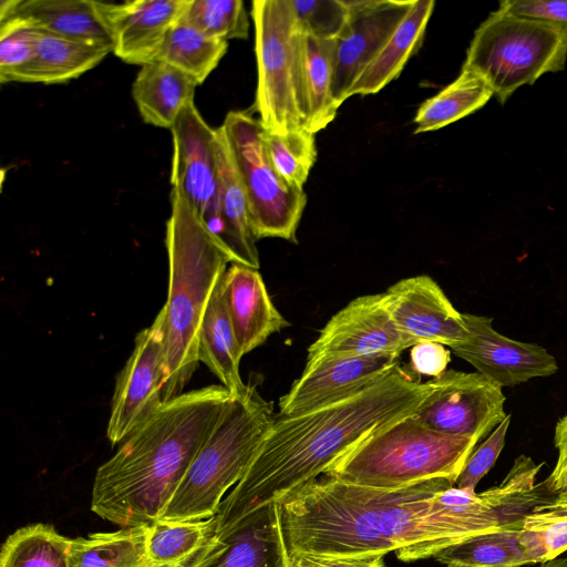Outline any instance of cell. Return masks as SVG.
<instances>
[{
	"mask_svg": "<svg viewBox=\"0 0 567 567\" xmlns=\"http://www.w3.org/2000/svg\"><path fill=\"white\" fill-rule=\"evenodd\" d=\"M455 485L433 478L395 489L360 486L326 477L279 503L286 551L367 555L394 551L411 563L476 536L433 502Z\"/></svg>",
	"mask_w": 567,
	"mask_h": 567,
	"instance_id": "cell-1",
	"label": "cell"
},
{
	"mask_svg": "<svg viewBox=\"0 0 567 567\" xmlns=\"http://www.w3.org/2000/svg\"><path fill=\"white\" fill-rule=\"evenodd\" d=\"M430 389V381L400 364L354 394L300 414L276 415L246 473L214 515V532L318 480L363 440L413 413Z\"/></svg>",
	"mask_w": 567,
	"mask_h": 567,
	"instance_id": "cell-2",
	"label": "cell"
},
{
	"mask_svg": "<svg viewBox=\"0 0 567 567\" xmlns=\"http://www.w3.org/2000/svg\"><path fill=\"white\" fill-rule=\"evenodd\" d=\"M231 398L208 385L165 402L97 468L91 509L121 527L158 519Z\"/></svg>",
	"mask_w": 567,
	"mask_h": 567,
	"instance_id": "cell-3",
	"label": "cell"
},
{
	"mask_svg": "<svg viewBox=\"0 0 567 567\" xmlns=\"http://www.w3.org/2000/svg\"><path fill=\"white\" fill-rule=\"evenodd\" d=\"M166 223L168 257L164 312V403L183 393L198 367L202 321L212 295L230 262L189 204L171 193Z\"/></svg>",
	"mask_w": 567,
	"mask_h": 567,
	"instance_id": "cell-4",
	"label": "cell"
},
{
	"mask_svg": "<svg viewBox=\"0 0 567 567\" xmlns=\"http://www.w3.org/2000/svg\"><path fill=\"white\" fill-rule=\"evenodd\" d=\"M478 441L429 429L413 413L377 431L336 461L324 476L395 489L433 478L454 484Z\"/></svg>",
	"mask_w": 567,
	"mask_h": 567,
	"instance_id": "cell-5",
	"label": "cell"
},
{
	"mask_svg": "<svg viewBox=\"0 0 567 567\" xmlns=\"http://www.w3.org/2000/svg\"><path fill=\"white\" fill-rule=\"evenodd\" d=\"M274 405L255 384L233 396L200 447L159 519L214 516L225 494L244 476L275 420Z\"/></svg>",
	"mask_w": 567,
	"mask_h": 567,
	"instance_id": "cell-6",
	"label": "cell"
},
{
	"mask_svg": "<svg viewBox=\"0 0 567 567\" xmlns=\"http://www.w3.org/2000/svg\"><path fill=\"white\" fill-rule=\"evenodd\" d=\"M250 14L255 27V107L259 121L266 131L277 134L306 128L302 30L290 0H255Z\"/></svg>",
	"mask_w": 567,
	"mask_h": 567,
	"instance_id": "cell-7",
	"label": "cell"
},
{
	"mask_svg": "<svg viewBox=\"0 0 567 567\" xmlns=\"http://www.w3.org/2000/svg\"><path fill=\"white\" fill-rule=\"evenodd\" d=\"M566 61V35L497 9L475 30L462 68L481 75L505 104L522 85L563 71Z\"/></svg>",
	"mask_w": 567,
	"mask_h": 567,
	"instance_id": "cell-8",
	"label": "cell"
},
{
	"mask_svg": "<svg viewBox=\"0 0 567 567\" xmlns=\"http://www.w3.org/2000/svg\"><path fill=\"white\" fill-rule=\"evenodd\" d=\"M218 128L245 189L256 240L281 238L297 244L307 195L289 186L275 169L260 121L248 112L230 111Z\"/></svg>",
	"mask_w": 567,
	"mask_h": 567,
	"instance_id": "cell-9",
	"label": "cell"
},
{
	"mask_svg": "<svg viewBox=\"0 0 567 567\" xmlns=\"http://www.w3.org/2000/svg\"><path fill=\"white\" fill-rule=\"evenodd\" d=\"M430 385L413 415L436 432L480 441L507 415L502 388L478 372L450 369Z\"/></svg>",
	"mask_w": 567,
	"mask_h": 567,
	"instance_id": "cell-10",
	"label": "cell"
},
{
	"mask_svg": "<svg viewBox=\"0 0 567 567\" xmlns=\"http://www.w3.org/2000/svg\"><path fill=\"white\" fill-rule=\"evenodd\" d=\"M164 312L135 338L116 378L106 427L109 441L122 443L164 404Z\"/></svg>",
	"mask_w": 567,
	"mask_h": 567,
	"instance_id": "cell-11",
	"label": "cell"
},
{
	"mask_svg": "<svg viewBox=\"0 0 567 567\" xmlns=\"http://www.w3.org/2000/svg\"><path fill=\"white\" fill-rule=\"evenodd\" d=\"M171 131L172 189L189 204L212 233L218 221L217 128H212L195 103H190L183 109Z\"/></svg>",
	"mask_w": 567,
	"mask_h": 567,
	"instance_id": "cell-12",
	"label": "cell"
},
{
	"mask_svg": "<svg viewBox=\"0 0 567 567\" xmlns=\"http://www.w3.org/2000/svg\"><path fill=\"white\" fill-rule=\"evenodd\" d=\"M416 342L395 323L384 295H365L334 313L308 348L307 360L398 353Z\"/></svg>",
	"mask_w": 567,
	"mask_h": 567,
	"instance_id": "cell-13",
	"label": "cell"
},
{
	"mask_svg": "<svg viewBox=\"0 0 567 567\" xmlns=\"http://www.w3.org/2000/svg\"><path fill=\"white\" fill-rule=\"evenodd\" d=\"M413 3L414 0H344L349 16L336 39L332 80V95L339 107Z\"/></svg>",
	"mask_w": 567,
	"mask_h": 567,
	"instance_id": "cell-14",
	"label": "cell"
},
{
	"mask_svg": "<svg viewBox=\"0 0 567 567\" xmlns=\"http://www.w3.org/2000/svg\"><path fill=\"white\" fill-rule=\"evenodd\" d=\"M401 364L400 354L324 357L307 360L301 375L279 399V414L290 416L354 394Z\"/></svg>",
	"mask_w": 567,
	"mask_h": 567,
	"instance_id": "cell-15",
	"label": "cell"
},
{
	"mask_svg": "<svg viewBox=\"0 0 567 567\" xmlns=\"http://www.w3.org/2000/svg\"><path fill=\"white\" fill-rule=\"evenodd\" d=\"M463 318L470 337L451 348L452 352L501 388L515 386L558 371L555 357L545 348L501 334L493 328L492 318L473 313H463Z\"/></svg>",
	"mask_w": 567,
	"mask_h": 567,
	"instance_id": "cell-16",
	"label": "cell"
},
{
	"mask_svg": "<svg viewBox=\"0 0 567 567\" xmlns=\"http://www.w3.org/2000/svg\"><path fill=\"white\" fill-rule=\"evenodd\" d=\"M383 295L399 329L416 343L432 341L451 349L468 339L463 313L431 277L404 278Z\"/></svg>",
	"mask_w": 567,
	"mask_h": 567,
	"instance_id": "cell-17",
	"label": "cell"
},
{
	"mask_svg": "<svg viewBox=\"0 0 567 567\" xmlns=\"http://www.w3.org/2000/svg\"><path fill=\"white\" fill-rule=\"evenodd\" d=\"M192 567H287L279 503L265 505L214 533Z\"/></svg>",
	"mask_w": 567,
	"mask_h": 567,
	"instance_id": "cell-18",
	"label": "cell"
},
{
	"mask_svg": "<svg viewBox=\"0 0 567 567\" xmlns=\"http://www.w3.org/2000/svg\"><path fill=\"white\" fill-rule=\"evenodd\" d=\"M189 0H134L105 2L113 37V52L128 64L155 61L171 29L179 21Z\"/></svg>",
	"mask_w": 567,
	"mask_h": 567,
	"instance_id": "cell-19",
	"label": "cell"
},
{
	"mask_svg": "<svg viewBox=\"0 0 567 567\" xmlns=\"http://www.w3.org/2000/svg\"><path fill=\"white\" fill-rule=\"evenodd\" d=\"M258 270L231 262L223 278L228 315L243 355L289 326L272 303Z\"/></svg>",
	"mask_w": 567,
	"mask_h": 567,
	"instance_id": "cell-20",
	"label": "cell"
},
{
	"mask_svg": "<svg viewBox=\"0 0 567 567\" xmlns=\"http://www.w3.org/2000/svg\"><path fill=\"white\" fill-rule=\"evenodd\" d=\"M17 14L40 29L113 52L105 2L93 0H2L0 17Z\"/></svg>",
	"mask_w": 567,
	"mask_h": 567,
	"instance_id": "cell-21",
	"label": "cell"
},
{
	"mask_svg": "<svg viewBox=\"0 0 567 567\" xmlns=\"http://www.w3.org/2000/svg\"><path fill=\"white\" fill-rule=\"evenodd\" d=\"M216 153L219 179L218 221L209 234L226 252L230 264L259 269V255L250 225L247 196L219 128Z\"/></svg>",
	"mask_w": 567,
	"mask_h": 567,
	"instance_id": "cell-22",
	"label": "cell"
},
{
	"mask_svg": "<svg viewBox=\"0 0 567 567\" xmlns=\"http://www.w3.org/2000/svg\"><path fill=\"white\" fill-rule=\"evenodd\" d=\"M198 83L178 69L153 61L141 66L132 96L146 124L172 128L185 106L194 103Z\"/></svg>",
	"mask_w": 567,
	"mask_h": 567,
	"instance_id": "cell-23",
	"label": "cell"
},
{
	"mask_svg": "<svg viewBox=\"0 0 567 567\" xmlns=\"http://www.w3.org/2000/svg\"><path fill=\"white\" fill-rule=\"evenodd\" d=\"M110 53L111 49L89 45L41 29L33 59L0 81L65 83L95 68Z\"/></svg>",
	"mask_w": 567,
	"mask_h": 567,
	"instance_id": "cell-24",
	"label": "cell"
},
{
	"mask_svg": "<svg viewBox=\"0 0 567 567\" xmlns=\"http://www.w3.org/2000/svg\"><path fill=\"white\" fill-rule=\"evenodd\" d=\"M223 278L224 276L212 295L202 321L198 360L233 396H238L245 392L247 384L239 372L243 354L228 315Z\"/></svg>",
	"mask_w": 567,
	"mask_h": 567,
	"instance_id": "cell-25",
	"label": "cell"
},
{
	"mask_svg": "<svg viewBox=\"0 0 567 567\" xmlns=\"http://www.w3.org/2000/svg\"><path fill=\"white\" fill-rule=\"evenodd\" d=\"M434 6V0H414L390 40L354 82L349 97L378 93L400 75L423 42Z\"/></svg>",
	"mask_w": 567,
	"mask_h": 567,
	"instance_id": "cell-26",
	"label": "cell"
},
{
	"mask_svg": "<svg viewBox=\"0 0 567 567\" xmlns=\"http://www.w3.org/2000/svg\"><path fill=\"white\" fill-rule=\"evenodd\" d=\"M334 54L336 39H321L302 32L306 130L313 134L327 127L339 109L332 95Z\"/></svg>",
	"mask_w": 567,
	"mask_h": 567,
	"instance_id": "cell-27",
	"label": "cell"
},
{
	"mask_svg": "<svg viewBox=\"0 0 567 567\" xmlns=\"http://www.w3.org/2000/svg\"><path fill=\"white\" fill-rule=\"evenodd\" d=\"M148 525L122 527L71 539L69 567H153L147 556Z\"/></svg>",
	"mask_w": 567,
	"mask_h": 567,
	"instance_id": "cell-28",
	"label": "cell"
},
{
	"mask_svg": "<svg viewBox=\"0 0 567 567\" xmlns=\"http://www.w3.org/2000/svg\"><path fill=\"white\" fill-rule=\"evenodd\" d=\"M494 95L487 82L462 68L460 75L419 107L414 134L436 131L482 109Z\"/></svg>",
	"mask_w": 567,
	"mask_h": 567,
	"instance_id": "cell-29",
	"label": "cell"
},
{
	"mask_svg": "<svg viewBox=\"0 0 567 567\" xmlns=\"http://www.w3.org/2000/svg\"><path fill=\"white\" fill-rule=\"evenodd\" d=\"M215 517L172 522L156 519L148 525L147 556L153 567H192L208 544Z\"/></svg>",
	"mask_w": 567,
	"mask_h": 567,
	"instance_id": "cell-30",
	"label": "cell"
},
{
	"mask_svg": "<svg viewBox=\"0 0 567 567\" xmlns=\"http://www.w3.org/2000/svg\"><path fill=\"white\" fill-rule=\"evenodd\" d=\"M522 526L523 518L454 544L434 558L444 565L473 567H520L530 564L518 544Z\"/></svg>",
	"mask_w": 567,
	"mask_h": 567,
	"instance_id": "cell-31",
	"label": "cell"
},
{
	"mask_svg": "<svg viewBox=\"0 0 567 567\" xmlns=\"http://www.w3.org/2000/svg\"><path fill=\"white\" fill-rule=\"evenodd\" d=\"M227 48V41L208 37L181 18L168 32L155 61L178 69L199 85L216 69Z\"/></svg>",
	"mask_w": 567,
	"mask_h": 567,
	"instance_id": "cell-32",
	"label": "cell"
},
{
	"mask_svg": "<svg viewBox=\"0 0 567 567\" xmlns=\"http://www.w3.org/2000/svg\"><path fill=\"white\" fill-rule=\"evenodd\" d=\"M70 544L50 525L24 526L3 543L0 567H69Z\"/></svg>",
	"mask_w": 567,
	"mask_h": 567,
	"instance_id": "cell-33",
	"label": "cell"
},
{
	"mask_svg": "<svg viewBox=\"0 0 567 567\" xmlns=\"http://www.w3.org/2000/svg\"><path fill=\"white\" fill-rule=\"evenodd\" d=\"M518 544L530 564L556 559L567 550V505L540 504L523 517Z\"/></svg>",
	"mask_w": 567,
	"mask_h": 567,
	"instance_id": "cell-34",
	"label": "cell"
},
{
	"mask_svg": "<svg viewBox=\"0 0 567 567\" xmlns=\"http://www.w3.org/2000/svg\"><path fill=\"white\" fill-rule=\"evenodd\" d=\"M270 161L291 187L303 190L309 173L317 159L316 134L306 128L286 134L262 133Z\"/></svg>",
	"mask_w": 567,
	"mask_h": 567,
	"instance_id": "cell-35",
	"label": "cell"
},
{
	"mask_svg": "<svg viewBox=\"0 0 567 567\" xmlns=\"http://www.w3.org/2000/svg\"><path fill=\"white\" fill-rule=\"evenodd\" d=\"M182 19L208 37L247 39L249 18L241 0H189Z\"/></svg>",
	"mask_w": 567,
	"mask_h": 567,
	"instance_id": "cell-36",
	"label": "cell"
},
{
	"mask_svg": "<svg viewBox=\"0 0 567 567\" xmlns=\"http://www.w3.org/2000/svg\"><path fill=\"white\" fill-rule=\"evenodd\" d=\"M41 29L17 14L0 17V80L33 59Z\"/></svg>",
	"mask_w": 567,
	"mask_h": 567,
	"instance_id": "cell-37",
	"label": "cell"
},
{
	"mask_svg": "<svg viewBox=\"0 0 567 567\" xmlns=\"http://www.w3.org/2000/svg\"><path fill=\"white\" fill-rule=\"evenodd\" d=\"M302 32L321 39H337L349 11L344 0H290Z\"/></svg>",
	"mask_w": 567,
	"mask_h": 567,
	"instance_id": "cell-38",
	"label": "cell"
},
{
	"mask_svg": "<svg viewBox=\"0 0 567 567\" xmlns=\"http://www.w3.org/2000/svg\"><path fill=\"white\" fill-rule=\"evenodd\" d=\"M509 423L511 414H507L488 437L477 449H474L455 482L456 487L475 491L478 482L498 458L505 445Z\"/></svg>",
	"mask_w": 567,
	"mask_h": 567,
	"instance_id": "cell-39",
	"label": "cell"
},
{
	"mask_svg": "<svg viewBox=\"0 0 567 567\" xmlns=\"http://www.w3.org/2000/svg\"><path fill=\"white\" fill-rule=\"evenodd\" d=\"M498 9L520 19L546 24L567 37V1L502 0Z\"/></svg>",
	"mask_w": 567,
	"mask_h": 567,
	"instance_id": "cell-40",
	"label": "cell"
},
{
	"mask_svg": "<svg viewBox=\"0 0 567 567\" xmlns=\"http://www.w3.org/2000/svg\"><path fill=\"white\" fill-rule=\"evenodd\" d=\"M384 554L318 555L303 551L287 553V567H384Z\"/></svg>",
	"mask_w": 567,
	"mask_h": 567,
	"instance_id": "cell-41",
	"label": "cell"
},
{
	"mask_svg": "<svg viewBox=\"0 0 567 567\" xmlns=\"http://www.w3.org/2000/svg\"><path fill=\"white\" fill-rule=\"evenodd\" d=\"M450 361L451 351L441 343L421 341L410 348L409 368L419 377L439 378L447 370Z\"/></svg>",
	"mask_w": 567,
	"mask_h": 567,
	"instance_id": "cell-42",
	"label": "cell"
},
{
	"mask_svg": "<svg viewBox=\"0 0 567 567\" xmlns=\"http://www.w3.org/2000/svg\"><path fill=\"white\" fill-rule=\"evenodd\" d=\"M554 445L558 452L557 461L545 481L549 492L557 495L567 489V415L556 423Z\"/></svg>",
	"mask_w": 567,
	"mask_h": 567,
	"instance_id": "cell-43",
	"label": "cell"
},
{
	"mask_svg": "<svg viewBox=\"0 0 567 567\" xmlns=\"http://www.w3.org/2000/svg\"><path fill=\"white\" fill-rule=\"evenodd\" d=\"M540 567H567V558H556L540 564Z\"/></svg>",
	"mask_w": 567,
	"mask_h": 567,
	"instance_id": "cell-44",
	"label": "cell"
},
{
	"mask_svg": "<svg viewBox=\"0 0 567 567\" xmlns=\"http://www.w3.org/2000/svg\"><path fill=\"white\" fill-rule=\"evenodd\" d=\"M554 502L557 504L567 505V489L557 494Z\"/></svg>",
	"mask_w": 567,
	"mask_h": 567,
	"instance_id": "cell-45",
	"label": "cell"
},
{
	"mask_svg": "<svg viewBox=\"0 0 567 567\" xmlns=\"http://www.w3.org/2000/svg\"><path fill=\"white\" fill-rule=\"evenodd\" d=\"M446 567H473V566H466V565H460V564H447Z\"/></svg>",
	"mask_w": 567,
	"mask_h": 567,
	"instance_id": "cell-46",
	"label": "cell"
}]
</instances>
